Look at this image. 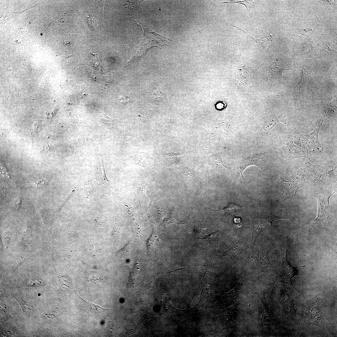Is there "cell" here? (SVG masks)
Returning <instances> with one entry per match:
<instances>
[{
  "label": "cell",
  "mask_w": 337,
  "mask_h": 337,
  "mask_svg": "<svg viewBox=\"0 0 337 337\" xmlns=\"http://www.w3.org/2000/svg\"><path fill=\"white\" fill-rule=\"evenodd\" d=\"M291 246L285 242L280 247V251L281 256L282 263L281 266L278 270V278L279 280L285 284H288L293 287L298 292L292 284V279L297 275L298 271L297 268L291 265L288 262L287 258V252Z\"/></svg>",
  "instance_id": "1"
},
{
  "label": "cell",
  "mask_w": 337,
  "mask_h": 337,
  "mask_svg": "<svg viewBox=\"0 0 337 337\" xmlns=\"http://www.w3.org/2000/svg\"><path fill=\"white\" fill-rule=\"evenodd\" d=\"M335 192H327L314 195L317 199L318 203V213L317 218L310 226V230L317 224L324 221H328L331 212L329 207V200L330 198Z\"/></svg>",
  "instance_id": "2"
},
{
  "label": "cell",
  "mask_w": 337,
  "mask_h": 337,
  "mask_svg": "<svg viewBox=\"0 0 337 337\" xmlns=\"http://www.w3.org/2000/svg\"><path fill=\"white\" fill-rule=\"evenodd\" d=\"M129 176V187L132 192L137 197L147 200L145 195V190L146 187L148 185L146 179L148 175L143 177L139 176L132 170Z\"/></svg>",
  "instance_id": "3"
},
{
  "label": "cell",
  "mask_w": 337,
  "mask_h": 337,
  "mask_svg": "<svg viewBox=\"0 0 337 337\" xmlns=\"http://www.w3.org/2000/svg\"><path fill=\"white\" fill-rule=\"evenodd\" d=\"M283 286L281 291V298L280 299L283 305V310L288 318L293 319L296 317V311L294 307L293 299L289 295L285 285Z\"/></svg>",
  "instance_id": "4"
},
{
  "label": "cell",
  "mask_w": 337,
  "mask_h": 337,
  "mask_svg": "<svg viewBox=\"0 0 337 337\" xmlns=\"http://www.w3.org/2000/svg\"><path fill=\"white\" fill-rule=\"evenodd\" d=\"M247 248L245 240H239L229 249L222 253L220 257L227 256L236 264L237 263L241 253Z\"/></svg>",
  "instance_id": "5"
},
{
  "label": "cell",
  "mask_w": 337,
  "mask_h": 337,
  "mask_svg": "<svg viewBox=\"0 0 337 337\" xmlns=\"http://www.w3.org/2000/svg\"><path fill=\"white\" fill-rule=\"evenodd\" d=\"M266 153H254L248 157L245 158H241L239 159L237 163V167L240 175L244 180L242 173L245 169L252 165L256 166L261 168L258 164V162L260 159L263 161L261 157Z\"/></svg>",
  "instance_id": "6"
},
{
  "label": "cell",
  "mask_w": 337,
  "mask_h": 337,
  "mask_svg": "<svg viewBox=\"0 0 337 337\" xmlns=\"http://www.w3.org/2000/svg\"><path fill=\"white\" fill-rule=\"evenodd\" d=\"M79 303L78 309L86 312L89 316L92 317L100 314L104 313L107 309L103 308L90 302L85 300L78 295Z\"/></svg>",
  "instance_id": "7"
},
{
  "label": "cell",
  "mask_w": 337,
  "mask_h": 337,
  "mask_svg": "<svg viewBox=\"0 0 337 337\" xmlns=\"http://www.w3.org/2000/svg\"><path fill=\"white\" fill-rule=\"evenodd\" d=\"M306 314L308 319L311 324L318 325L322 323L323 316L318 304L312 302L308 306Z\"/></svg>",
  "instance_id": "8"
},
{
  "label": "cell",
  "mask_w": 337,
  "mask_h": 337,
  "mask_svg": "<svg viewBox=\"0 0 337 337\" xmlns=\"http://www.w3.org/2000/svg\"><path fill=\"white\" fill-rule=\"evenodd\" d=\"M298 173L290 180L286 181L282 179V188L284 193L286 194L295 192V194L298 189L302 186Z\"/></svg>",
  "instance_id": "9"
},
{
  "label": "cell",
  "mask_w": 337,
  "mask_h": 337,
  "mask_svg": "<svg viewBox=\"0 0 337 337\" xmlns=\"http://www.w3.org/2000/svg\"><path fill=\"white\" fill-rule=\"evenodd\" d=\"M269 224V223L265 218L257 220L252 224L251 230L252 234L251 243L252 246L255 245L257 238L266 230Z\"/></svg>",
  "instance_id": "10"
},
{
  "label": "cell",
  "mask_w": 337,
  "mask_h": 337,
  "mask_svg": "<svg viewBox=\"0 0 337 337\" xmlns=\"http://www.w3.org/2000/svg\"><path fill=\"white\" fill-rule=\"evenodd\" d=\"M252 77L248 71L244 69L240 70L236 76V83L240 86H244L250 82Z\"/></svg>",
  "instance_id": "11"
},
{
  "label": "cell",
  "mask_w": 337,
  "mask_h": 337,
  "mask_svg": "<svg viewBox=\"0 0 337 337\" xmlns=\"http://www.w3.org/2000/svg\"><path fill=\"white\" fill-rule=\"evenodd\" d=\"M15 299L24 312H27L32 310L34 305V300L32 298L29 296H22Z\"/></svg>",
  "instance_id": "12"
},
{
  "label": "cell",
  "mask_w": 337,
  "mask_h": 337,
  "mask_svg": "<svg viewBox=\"0 0 337 337\" xmlns=\"http://www.w3.org/2000/svg\"><path fill=\"white\" fill-rule=\"evenodd\" d=\"M284 66L281 61H275L268 66V70L273 76H281L283 71L289 70Z\"/></svg>",
  "instance_id": "13"
},
{
  "label": "cell",
  "mask_w": 337,
  "mask_h": 337,
  "mask_svg": "<svg viewBox=\"0 0 337 337\" xmlns=\"http://www.w3.org/2000/svg\"><path fill=\"white\" fill-rule=\"evenodd\" d=\"M258 263L263 268H273V266L269 259L267 252L265 251H259L257 257Z\"/></svg>",
  "instance_id": "14"
},
{
  "label": "cell",
  "mask_w": 337,
  "mask_h": 337,
  "mask_svg": "<svg viewBox=\"0 0 337 337\" xmlns=\"http://www.w3.org/2000/svg\"><path fill=\"white\" fill-rule=\"evenodd\" d=\"M232 26H234L239 30H241L245 33L248 36L252 38L254 40L257 45L259 51H264L266 49L267 46H268V43L270 42V37L269 36H267L264 37L261 39H254L252 38L251 36L249 35L247 33H246L244 31L241 30V29H239L236 26L232 25Z\"/></svg>",
  "instance_id": "15"
},
{
  "label": "cell",
  "mask_w": 337,
  "mask_h": 337,
  "mask_svg": "<svg viewBox=\"0 0 337 337\" xmlns=\"http://www.w3.org/2000/svg\"><path fill=\"white\" fill-rule=\"evenodd\" d=\"M180 170L190 183H196L194 173L191 168L188 167H185L181 168Z\"/></svg>",
  "instance_id": "16"
},
{
  "label": "cell",
  "mask_w": 337,
  "mask_h": 337,
  "mask_svg": "<svg viewBox=\"0 0 337 337\" xmlns=\"http://www.w3.org/2000/svg\"><path fill=\"white\" fill-rule=\"evenodd\" d=\"M245 206H241L233 202H230L228 204L226 207L217 210L211 209L209 208V209L214 211H222V212H227L232 211L236 209H238Z\"/></svg>",
  "instance_id": "17"
},
{
  "label": "cell",
  "mask_w": 337,
  "mask_h": 337,
  "mask_svg": "<svg viewBox=\"0 0 337 337\" xmlns=\"http://www.w3.org/2000/svg\"><path fill=\"white\" fill-rule=\"evenodd\" d=\"M63 313V311L61 308H53L48 311L46 314L48 318H54L58 315H61Z\"/></svg>",
  "instance_id": "18"
},
{
  "label": "cell",
  "mask_w": 337,
  "mask_h": 337,
  "mask_svg": "<svg viewBox=\"0 0 337 337\" xmlns=\"http://www.w3.org/2000/svg\"><path fill=\"white\" fill-rule=\"evenodd\" d=\"M213 160L214 162V164L217 166L220 167L221 168H227V167L224 164L222 159L220 155H214L213 157Z\"/></svg>",
  "instance_id": "19"
},
{
  "label": "cell",
  "mask_w": 337,
  "mask_h": 337,
  "mask_svg": "<svg viewBox=\"0 0 337 337\" xmlns=\"http://www.w3.org/2000/svg\"><path fill=\"white\" fill-rule=\"evenodd\" d=\"M88 20L89 25L91 27L96 29L98 26V23L96 19L91 16H89L88 17Z\"/></svg>",
  "instance_id": "20"
},
{
  "label": "cell",
  "mask_w": 337,
  "mask_h": 337,
  "mask_svg": "<svg viewBox=\"0 0 337 337\" xmlns=\"http://www.w3.org/2000/svg\"><path fill=\"white\" fill-rule=\"evenodd\" d=\"M42 284L41 281L32 280L28 281L27 283V284L28 286H32L43 285H42Z\"/></svg>",
  "instance_id": "21"
},
{
  "label": "cell",
  "mask_w": 337,
  "mask_h": 337,
  "mask_svg": "<svg viewBox=\"0 0 337 337\" xmlns=\"http://www.w3.org/2000/svg\"><path fill=\"white\" fill-rule=\"evenodd\" d=\"M163 223L166 224H168L170 223H174L177 224H183L184 223H180L176 222L172 217H168L165 218L163 220Z\"/></svg>",
  "instance_id": "22"
},
{
  "label": "cell",
  "mask_w": 337,
  "mask_h": 337,
  "mask_svg": "<svg viewBox=\"0 0 337 337\" xmlns=\"http://www.w3.org/2000/svg\"><path fill=\"white\" fill-rule=\"evenodd\" d=\"M217 232H215L212 233L210 234V235H208L207 236H206L205 237H204V238H200V239H205V240H209V239H212V238H213L214 237H215L216 236V235H217Z\"/></svg>",
  "instance_id": "23"
},
{
  "label": "cell",
  "mask_w": 337,
  "mask_h": 337,
  "mask_svg": "<svg viewBox=\"0 0 337 337\" xmlns=\"http://www.w3.org/2000/svg\"><path fill=\"white\" fill-rule=\"evenodd\" d=\"M206 229V227H195L194 228V232L200 233L203 232Z\"/></svg>",
  "instance_id": "24"
},
{
  "label": "cell",
  "mask_w": 337,
  "mask_h": 337,
  "mask_svg": "<svg viewBox=\"0 0 337 337\" xmlns=\"http://www.w3.org/2000/svg\"><path fill=\"white\" fill-rule=\"evenodd\" d=\"M165 155H168L169 156H175L178 155L180 154H177L174 153H171L168 154H165Z\"/></svg>",
  "instance_id": "25"
},
{
  "label": "cell",
  "mask_w": 337,
  "mask_h": 337,
  "mask_svg": "<svg viewBox=\"0 0 337 337\" xmlns=\"http://www.w3.org/2000/svg\"><path fill=\"white\" fill-rule=\"evenodd\" d=\"M21 203H22V201H21L20 200L19 201V202H18V203H16L15 204V208L17 209H18L20 208V207Z\"/></svg>",
  "instance_id": "26"
},
{
  "label": "cell",
  "mask_w": 337,
  "mask_h": 337,
  "mask_svg": "<svg viewBox=\"0 0 337 337\" xmlns=\"http://www.w3.org/2000/svg\"><path fill=\"white\" fill-rule=\"evenodd\" d=\"M7 94H6L5 95V100L6 99L7 100H8L9 99L10 97V94H9L8 92H7Z\"/></svg>",
  "instance_id": "27"
}]
</instances>
